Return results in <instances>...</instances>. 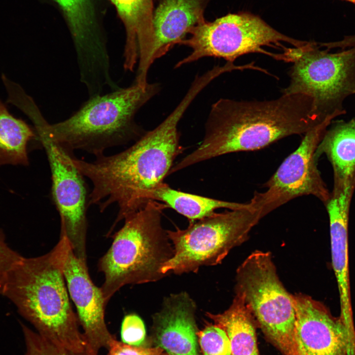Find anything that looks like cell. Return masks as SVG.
Returning <instances> with one entry per match:
<instances>
[{"label":"cell","mask_w":355,"mask_h":355,"mask_svg":"<svg viewBox=\"0 0 355 355\" xmlns=\"http://www.w3.org/2000/svg\"><path fill=\"white\" fill-rule=\"evenodd\" d=\"M344 0L352 2L353 3L355 4V0ZM350 39L352 42L355 44V35L350 36Z\"/></svg>","instance_id":"obj_28"},{"label":"cell","mask_w":355,"mask_h":355,"mask_svg":"<svg viewBox=\"0 0 355 355\" xmlns=\"http://www.w3.org/2000/svg\"><path fill=\"white\" fill-rule=\"evenodd\" d=\"M188 35L180 45L188 47L191 52L176 64L175 68L207 57L233 63L239 57L250 53H262L285 62L284 53H273L263 47L274 44L284 47L281 42L300 47L309 42L286 36L259 16L248 12L228 14L213 22L205 20L194 27Z\"/></svg>","instance_id":"obj_9"},{"label":"cell","mask_w":355,"mask_h":355,"mask_svg":"<svg viewBox=\"0 0 355 355\" xmlns=\"http://www.w3.org/2000/svg\"><path fill=\"white\" fill-rule=\"evenodd\" d=\"M37 137L31 127L8 111L0 100V166H28V142Z\"/></svg>","instance_id":"obj_22"},{"label":"cell","mask_w":355,"mask_h":355,"mask_svg":"<svg viewBox=\"0 0 355 355\" xmlns=\"http://www.w3.org/2000/svg\"><path fill=\"white\" fill-rule=\"evenodd\" d=\"M336 116L328 117L307 133L297 148L282 162L264 184L266 189L255 192L249 204L263 218L291 200L313 195L325 204L330 193L317 168L316 152L327 127Z\"/></svg>","instance_id":"obj_10"},{"label":"cell","mask_w":355,"mask_h":355,"mask_svg":"<svg viewBox=\"0 0 355 355\" xmlns=\"http://www.w3.org/2000/svg\"><path fill=\"white\" fill-rule=\"evenodd\" d=\"M157 0H110L125 28L123 68L132 71L138 64L136 74L141 79L147 77L154 63L153 16Z\"/></svg>","instance_id":"obj_15"},{"label":"cell","mask_w":355,"mask_h":355,"mask_svg":"<svg viewBox=\"0 0 355 355\" xmlns=\"http://www.w3.org/2000/svg\"><path fill=\"white\" fill-rule=\"evenodd\" d=\"M26 345L25 355H87L86 352L76 353L54 344L21 323Z\"/></svg>","instance_id":"obj_24"},{"label":"cell","mask_w":355,"mask_h":355,"mask_svg":"<svg viewBox=\"0 0 355 355\" xmlns=\"http://www.w3.org/2000/svg\"><path fill=\"white\" fill-rule=\"evenodd\" d=\"M355 190L351 184L336 185L324 204L329 219L331 258L337 282L340 317L352 321L348 248V222L351 200Z\"/></svg>","instance_id":"obj_16"},{"label":"cell","mask_w":355,"mask_h":355,"mask_svg":"<svg viewBox=\"0 0 355 355\" xmlns=\"http://www.w3.org/2000/svg\"><path fill=\"white\" fill-rule=\"evenodd\" d=\"M200 93L199 86L190 85L181 101L162 122L120 153L110 156L103 154L90 162L72 156L76 168L93 184L88 206L97 205L101 212L114 203L118 207L108 235L118 223L142 208L149 202V194L169 175L175 160L183 151L179 144L178 124Z\"/></svg>","instance_id":"obj_1"},{"label":"cell","mask_w":355,"mask_h":355,"mask_svg":"<svg viewBox=\"0 0 355 355\" xmlns=\"http://www.w3.org/2000/svg\"><path fill=\"white\" fill-rule=\"evenodd\" d=\"M62 10L68 24L77 66L91 69L109 57L106 42L95 19L93 0H53Z\"/></svg>","instance_id":"obj_17"},{"label":"cell","mask_w":355,"mask_h":355,"mask_svg":"<svg viewBox=\"0 0 355 355\" xmlns=\"http://www.w3.org/2000/svg\"><path fill=\"white\" fill-rule=\"evenodd\" d=\"M61 238L63 273L76 309L79 324L83 329L86 352L87 355H98L101 349L108 350L116 339L105 322L106 304L101 288L90 277L87 263L76 257L65 236Z\"/></svg>","instance_id":"obj_12"},{"label":"cell","mask_w":355,"mask_h":355,"mask_svg":"<svg viewBox=\"0 0 355 355\" xmlns=\"http://www.w3.org/2000/svg\"><path fill=\"white\" fill-rule=\"evenodd\" d=\"M236 282V291L266 339L283 355H307L296 331L292 295L280 281L271 253H251L238 268Z\"/></svg>","instance_id":"obj_6"},{"label":"cell","mask_w":355,"mask_h":355,"mask_svg":"<svg viewBox=\"0 0 355 355\" xmlns=\"http://www.w3.org/2000/svg\"><path fill=\"white\" fill-rule=\"evenodd\" d=\"M324 120L304 94H283L261 101L220 99L211 106L201 143L171 173L222 155L262 149L285 137L304 134Z\"/></svg>","instance_id":"obj_2"},{"label":"cell","mask_w":355,"mask_h":355,"mask_svg":"<svg viewBox=\"0 0 355 355\" xmlns=\"http://www.w3.org/2000/svg\"><path fill=\"white\" fill-rule=\"evenodd\" d=\"M330 162L334 179H343L355 172V118L348 121H337L326 130L316 152Z\"/></svg>","instance_id":"obj_20"},{"label":"cell","mask_w":355,"mask_h":355,"mask_svg":"<svg viewBox=\"0 0 355 355\" xmlns=\"http://www.w3.org/2000/svg\"><path fill=\"white\" fill-rule=\"evenodd\" d=\"M148 201H160L186 217L189 222L208 217L216 209H251L249 204L228 202L175 190L162 183L148 196Z\"/></svg>","instance_id":"obj_21"},{"label":"cell","mask_w":355,"mask_h":355,"mask_svg":"<svg viewBox=\"0 0 355 355\" xmlns=\"http://www.w3.org/2000/svg\"><path fill=\"white\" fill-rule=\"evenodd\" d=\"M262 218L252 209L230 210L189 222L184 229L167 230L174 253L162 273L196 272L200 267L220 263L233 248L248 238Z\"/></svg>","instance_id":"obj_8"},{"label":"cell","mask_w":355,"mask_h":355,"mask_svg":"<svg viewBox=\"0 0 355 355\" xmlns=\"http://www.w3.org/2000/svg\"><path fill=\"white\" fill-rule=\"evenodd\" d=\"M235 293L227 310L217 314L207 312L206 316L225 331L230 343L232 355H260L254 317L242 294Z\"/></svg>","instance_id":"obj_19"},{"label":"cell","mask_w":355,"mask_h":355,"mask_svg":"<svg viewBox=\"0 0 355 355\" xmlns=\"http://www.w3.org/2000/svg\"><path fill=\"white\" fill-rule=\"evenodd\" d=\"M197 335L202 355H232L227 334L214 323H207Z\"/></svg>","instance_id":"obj_23"},{"label":"cell","mask_w":355,"mask_h":355,"mask_svg":"<svg viewBox=\"0 0 355 355\" xmlns=\"http://www.w3.org/2000/svg\"><path fill=\"white\" fill-rule=\"evenodd\" d=\"M121 336L124 343L141 346L145 338V326L142 320L135 314L125 316L122 322Z\"/></svg>","instance_id":"obj_25"},{"label":"cell","mask_w":355,"mask_h":355,"mask_svg":"<svg viewBox=\"0 0 355 355\" xmlns=\"http://www.w3.org/2000/svg\"><path fill=\"white\" fill-rule=\"evenodd\" d=\"M321 48L319 43L311 41L284 50L287 62L293 65L290 83L283 93L309 96L317 112L325 119L344 114V100L355 94V47L336 53Z\"/></svg>","instance_id":"obj_7"},{"label":"cell","mask_w":355,"mask_h":355,"mask_svg":"<svg viewBox=\"0 0 355 355\" xmlns=\"http://www.w3.org/2000/svg\"><path fill=\"white\" fill-rule=\"evenodd\" d=\"M166 206L150 201L126 217L123 227L112 236V243L99 260L98 270L105 276L100 287L106 304L122 287L158 281L172 257L174 248L161 215Z\"/></svg>","instance_id":"obj_5"},{"label":"cell","mask_w":355,"mask_h":355,"mask_svg":"<svg viewBox=\"0 0 355 355\" xmlns=\"http://www.w3.org/2000/svg\"><path fill=\"white\" fill-rule=\"evenodd\" d=\"M160 90L158 83H149L144 89L134 82L128 87L89 97L68 118L35 125L36 136L70 152L82 150L97 157L107 148L138 140L142 135L135 116Z\"/></svg>","instance_id":"obj_4"},{"label":"cell","mask_w":355,"mask_h":355,"mask_svg":"<svg viewBox=\"0 0 355 355\" xmlns=\"http://www.w3.org/2000/svg\"><path fill=\"white\" fill-rule=\"evenodd\" d=\"M292 296L296 331L307 355H355L354 326L308 295Z\"/></svg>","instance_id":"obj_13"},{"label":"cell","mask_w":355,"mask_h":355,"mask_svg":"<svg viewBox=\"0 0 355 355\" xmlns=\"http://www.w3.org/2000/svg\"><path fill=\"white\" fill-rule=\"evenodd\" d=\"M211 0H160L155 9L154 62L185 39L194 27L206 19L204 13Z\"/></svg>","instance_id":"obj_18"},{"label":"cell","mask_w":355,"mask_h":355,"mask_svg":"<svg viewBox=\"0 0 355 355\" xmlns=\"http://www.w3.org/2000/svg\"><path fill=\"white\" fill-rule=\"evenodd\" d=\"M107 350L106 355H169L158 347L132 346L120 342L116 339Z\"/></svg>","instance_id":"obj_26"},{"label":"cell","mask_w":355,"mask_h":355,"mask_svg":"<svg viewBox=\"0 0 355 355\" xmlns=\"http://www.w3.org/2000/svg\"><path fill=\"white\" fill-rule=\"evenodd\" d=\"M38 139L50 165L52 198L61 218L60 235L67 238L76 257L87 263L89 195L84 177L73 163L72 152L45 138Z\"/></svg>","instance_id":"obj_11"},{"label":"cell","mask_w":355,"mask_h":355,"mask_svg":"<svg viewBox=\"0 0 355 355\" xmlns=\"http://www.w3.org/2000/svg\"><path fill=\"white\" fill-rule=\"evenodd\" d=\"M22 257L8 246L0 230V281Z\"/></svg>","instance_id":"obj_27"},{"label":"cell","mask_w":355,"mask_h":355,"mask_svg":"<svg viewBox=\"0 0 355 355\" xmlns=\"http://www.w3.org/2000/svg\"><path fill=\"white\" fill-rule=\"evenodd\" d=\"M62 241L49 252L23 256L0 281V295L15 305L37 332L57 346L86 352V344L72 308L62 261Z\"/></svg>","instance_id":"obj_3"},{"label":"cell","mask_w":355,"mask_h":355,"mask_svg":"<svg viewBox=\"0 0 355 355\" xmlns=\"http://www.w3.org/2000/svg\"><path fill=\"white\" fill-rule=\"evenodd\" d=\"M196 304L185 292L166 298L153 317L154 347L169 355H200L195 321Z\"/></svg>","instance_id":"obj_14"}]
</instances>
